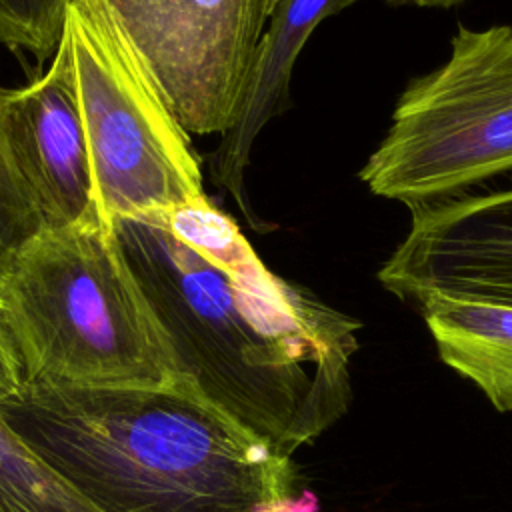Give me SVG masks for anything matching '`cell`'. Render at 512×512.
<instances>
[{
  "instance_id": "8fae6325",
  "label": "cell",
  "mask_w": 512,
  "mask_h": 512,
  "mask_svg": "<svg viewBox=\"0 0 512 512\" xmlns=\"http://www.w3.org/2000/svg\"><path fill=\"white\" fill-rule=\"evenodd\" d=\"M0 512H100L0 416Z\"/></svg>"
},
{
  "instance_id": "8992f818",
  "label": "cell",
  "mask_w": 512,
  "mask_h": 512,
  "mask_svg": "<svg viewBox=\"0 0 512 512\" xmlns=\"http://www.w3.org/2000/svg\"><path fill=\"white\" fill-rule=\"evenodd\" d=\"M188 134H224L276 0H106Z\"/></svg>"
},
{
  "instance_id": "277c9868",
  "label": "cell",
  "mask_w": 512,
  "mask_h": 512,
  "mask_svg": "<svg viewBox=\"0 0 512 512\" xmlns=\"http://www.w3.org/2000/svg\"><path fill=\"white\" fill-rule=\"evenodd\" d=\"M512 172V28L458 26L448 60L410 80L360 170L370 192L410 210Z\"/></svg>"
},
{
  "instance_id": "7c38bea8",
  "label": "cell",
  "mask_w": 512,
  "mask_h": 512,
  "mask_svg": "<svg viewBox=\"0 0 512 512\" xmlns=\"http://www.w3.org/2000/svg\"><path fill=\"white\" fill-rule=\"evenodd\" d=\"M44 230L36 200L14 158L4 112V88H0V282L16 254Z\"/></svg>"
},
{
  "instance_id": "ba28073f",
  "label": "cell",
  "mask_w": 512,
  "mask_h": 512,
  "mask_svg": "<svg viewBox=\"0 0 512 512\" xmlns=\"http://www.w3.org/2000/svg\"><path fill=\"white\" fill-rule=\"evenodd\" d=\"M4 112L14 158L44 228H64L96 216L90 150L64 34L40 78L4 90Z\"/></svg>"
},
{
  "instance_id": "30bf717a",
  "label": "cell",
  "mask_w": 512,
  "mask_h": 512,
  "mask_svg": "<svg viewBox=\"0 0 512 512\" xmlns=\"http://www.w3.org/2000/svg\"><path fill=\"white\" fill-rule=\"evenodd\" d=\"M440 360L476 384L500 412L512 410V306L426 294L418 298Z\"/></svg>"
},
{
  "instance_id": "5b68a950",
  "label": "cell",
  "mask_w": 512,
  "mask_h": 512,
  "mask_svg": "<svg viewBox=\"0 0 512 512\" xmlns=\"http://www.w3.org/2000/svg\"><path fill=\"white\" fill-rule=\"evenodd\" d=\"M68 38L98 214L112 222L208 198L202 162L106 0H70Z\"/></svg>"
},
{
  "instance_id": "4fadbf2b",
  "label": "cell",
  "mask_w": 512,
  "mask_h": 512,
  "mask_svg": "<svg viewBox=\"0 0 512 512\" xmlns=\"http://www.w3.org/2000/svg\"><path fill=\"white\" fill-rule=\"evenodd\" d=\"M68 4L70 0H0V44L44 62L58 46Z\"/></svg>"
},
{
  "instance_id": "5bb4252c",
  "label": "cell",
  "mask_w": 512,
  "mask_h": 512,
  "mask_svg": "<svg viewBox=\"0 0 512 512\" xmlns=\"http://www.w3.org/2000/svg\"><path fill=\"white\" fill-rule=\"evenodd\" d=\"M24 382V366L0 304V402L10 398Z\"/></svg>"
},
{
  "instance_id": "6da1fadb",
  "label": "cell",
  "mask_w": 512,
  "mask_h": 512,
  "mask_svg": "<svg viewBox=\"0 0 512 512\" xmlns=\"http://www.w3.org/2000/svg\"><path fill=\"white\" fill-rule=\"evenodd\" d=\"M180 368L292 456L352 400L360 322L276 276L210 198L112 220Z\"/></svg>"
},
{
  "instance_id": "7a4b0ae2",
  "label": "cell",
  "mask_w": 512,
  "mask_h": 512,
  "mask_svg": "<svg viewBox=\"0 0 512 512\" xmlns=\"http://www.w3.org/2000/svg\"><path fill=\"white\" fill-rule=\"evenodd\" d=\"M2 420L100 512H318L292 456L184 374L156 388L24 380Z\"/></svg>"
},
{
  "instance_id": "9a60e30c",
  "label": "cell",
  "mask_w": 512,
  "mask_h": 512,
  "mask_svg": "<svg viewBox=\"0 0 512 512\" xmlns=\"http://www.w3.org/2000/svg\"><path fill=\"white\" fill-rule=\"evenodd\" d=\"M390 6H420V8H452L464 0H384Z\"/></svg>"
},
{
  "instance_id": "3957f363",
  "label": "cell",
  "mask_w": 512,
  "mask_h": 512,
  "mask_svg": "<svg viewBox=\"0 0 512 512\" xmlns=\"http://www.w3.org/2000/svg\"><path fill=\"white\" fill-rule=\"evenodd\" d=\"M0 304L24 380L72 388H156L184 376L112 222L44 228L16 254Z\"/></svg>"
},
{
  "instance_id": "9c48e42d",
  "label": "cell",
  "mask_w": 512,
  "mask_h": 512,
  "mask_svg": "<svg viewBox=\"0 0 512 512\" xmlns=\"http://www.w3.org/2000/svg\"><path fill=\"white\" fill-rule=\"evenodd\" d=\"M354 2L358 0H276L268 18L250 66L240 108L230 128L220 134L210 160L214 184L232 196L256 232H268L274 226L256 216L246 194L244 172L250 164L254 142L272 118L290 108V78L306 40L324 18L342 12Z\"/></svg>"
},
{
  "instance_id": "52a82bcc",
  "label": "cell",
  "mask_w": 512,
  "mask_h": 512,
  "mask_svg": "<svg viewBox=\"0 0 512 512\" xmlns=\"http://www.w3.org/2000/svg\"><path fill=\"white\" fill-rule=\"evenodd\" d=\"M378 282L410 302L442 294L512 306V188L412 210Z\"/></svg>"
}]
</instances>
